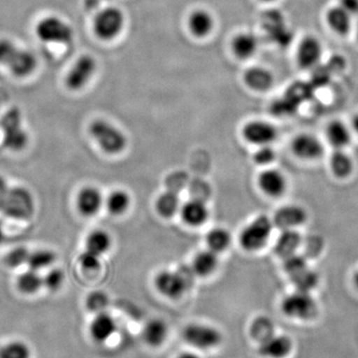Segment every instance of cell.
Segmentation results:
<instances>
[{"mask_svg":"<svg viewBox=\"0 0 358 358\" xmlns=\"http://www.w3.org/2000/svg\"><path fill=\"white\" fill-rule=\"evenodd\" d=\"M0 65L6 66L18 78L29 76L37 68V59L31 52L21 49L9 39H0Z\"/></svg>","mask_w":358,"mask_h":358,"instance_id":"1","label":"cell"},{"mask_svg":"<svg viewBox=\"0 0 358 358\" xmlns=\"http://www.w3.org/2000/svg\"><path fill=\"white\" fill-rule=\"evenodd\" d=\"M89 133L106 154H120L126 148V136L109 122L103 120L94 121L90 124Z\"/></svg>","mask_w":358,"mask_h":358,"instance_id":"2","label":"cell"},{"mask_svg":"<svg viewBox=\"0 0 358 358\" xmlns=\"http://www.w3.org/2000/svg\"><path fill=\"white\" fill-rule=\"evenodd\" d=\"M281 308L287 317L294 320H312L319 315V306L312 293L298 289L285 296Z\"/></svg>","mask_w":358,"mask_h":358,"instance_id":"3","label":"cell"},{"mask_svg":"<svg viewBox=\"0 0 358 358\" xmlns=\"http://www.w3.org/2000/svg\"><path fill=\"white\" fill-rule=\"evenodd\" d=\"M274 223L268 216L261 215L254 219L240 233L239 241L242 248L254 252L264 248L272 234Z\"/></svg>","mask_w":358,"mask_h":358,"instance_id":"4","label":"cell"},{"mask_svg":"<svg viewBox=\"0 0 358 358\" xmlns=\"http://www.w3.org/2000/svg\"><path fill=\"white\" fill-rule=\"evenodd\" d=\"M0 210L7 217L27 220L34 214V199L29 190L24 187L9 188Z\"/></svg>","mask_w":358,"mask_h":358,"instance_id":"5","label":"cell"},{"mask_svg":"<svg viewBox=\"0 0 358 358\" xmlns=\"http://www.w3.org/2000/svg\"><path fill=\"white\" fill-rule=\"evenodd\" d=\"M0 126L3 133L4 147L17 152L27 145L28 134L22 127V117L17 108L7 110L2 117Z\"/></svg>","mask_w":358,"mask_h":358,"instance_id":"6","label":"cell"},{"mask_svg":"<svg viewBox=\"0 0 358 358\" xmlns=\"http://www.w3.org/2000/svg\"><path fill=\"white\" fill-rule=\"evenodd\" d=\"M35 32L45 43L68 45L74 37L72 27L57 16H47L40 20Z\"/></svg>","mask_w":358,"mask_h":358,"instance_id":"7","label":"cell"},{"mask_svg":"<svg viewBox=\"0 0 358 358\" xmlns=\"http://www.w3.org/2000/svg\"><path fill=\"white\" fill-rule=\"evenodd\" d=\"M124 16L120 9L108 7L96 14L94 20V32L99 38L110 41L121 34Z\"/></svg>","mask_w":358,"mask_h":358,"instance_id":"8","label":"cell"},{"mask_svg":"<svg viewBox=\"0 0 358 358\" xmlns=\"http://www.w3.org/2000/svg\"><path fill=\"white\" fill-rule=\"evenodd\" d=\"M183 338L194 348L207 350L220 345L222 336L217 329L205 324H189L185 331Z\"/></svg>","mask_w":358,"mask_h":358,"instance_id":"9","label":"cell"},{"mask_svg":"<svg viewBox=\"0 0 358 358\" xmlns=\"http://www.w3.org/2000/svg\"><path fill=\"white\" fill-rule=\"evenodd\" d=\"M155 285L162 296L178 299L188 288V280L180 271H162L155 277Z\"/></svg>","mask_w":358,"mask_h":358,"instance_id":"10","label":"cell"},{"mask_svg":"<svg viewBox=\"0 0 358 358\" xmlns=\"http://www.w3.org/2000/svg\"><path fill=\"white\" fill-rule=\"evenodd\" d=\"M96 70L95 59L90 55L81 56L68 73L66 77V85L72 91L81 90L89 83L90 80L95 74Z\"/></svg>","mask_w":358,"mask_h":358,"instance_id":"11","label":"cell"},{"mask_svg":"<svg viewBox=\"0 0 358 358\" xmlns=\"http://www.w3.org/2000/svg\"><path fill=\"white\" fill-rule=\"evenodd\" d=\"M292 152L303 160H317L324 154L322 141L310 134H301L292 141Z\"/></svg>","mask_w":358,"mask_h":358,"instance_id":"12","label":"cell"},{"mask_svg":"<svg viewBox=\"0 0 358 358\" xmlns=\"http://www.w3.org/2000/svg\"><path fill=\"white\" fill-rule=\"evenodd\" d=\"M308 220V213L299 205L289 204L275 211L273 223L280 230L296 229Z\"/></svg>","mask_w":358,"mask_h":358,"instance_id":"13","label":"cell"},{"mask_svg":"<svg viewBox=\"0 0 358 358\" xmlns=\"http://www.w3.org/2000/svg\"><path fill=\"white\" fill-rule=\"evenodd\" d=\"M245 140L252 145H267L275 141L278 131L273 124L267 122L253 121L245 124L242 129Z\"/></svg>","mask_w":358,"mask_h":358,"instance_id":"14","label":"cell"},{"mask_svg":"<svg viewBox=\"0 0 358 358\" xmlns=\"http://www.w3.org/2000/svg\"><path fill=\"white\" fill-rule=\"evenodd\" d=\"M322 56V43L315 37H305L299 44L296 60L303 69H312L319 64Z\"/></svg>","mask_w":358,"mask_h":358,"instance_id":"15","label":"cell"},{"mask_svg":"<svg viewBox=\"0 0 358 358\" xmlns=\"http://www.w3.org/2000/svg\"><path fill=\"white\" fill-rule=\"evenodd\" d=\"M103 199L102 193L94 186H86L78 193L76 205L78 210L85 217L95 216L102 208Z\"/></svg>","mask_w":358,"mask_h":358,"instance_id":"16","label":"cell"},{"mask_svg":"<svg viewBox=\"0 0 358 358\" xmlns=\"http://www.w3.org/2000/svg\"><path fill=\"white\" fill-rule=\"evenodd\" d=\"M258 185L262 192L271 197L282 196L287 190V179L277 169H266L258 178Z\"/></svg>","mask_w":358,"mask_h":358,"instance_id":"17","label":"cell"},{"mask_svg":"<svg viewBox=\"0 0 358 358\" xmlns=\"http://www.w3.org/2000/svg\"><path fill=\"white\" fill-rule=\"evenodd\" d=\"M293 350V341L286 336H274L260 343L259 352L268 358H285Z\"/></svg>","mask_w":358,"mask_h":358,"instance_id":"18","label":"cell"},{"mask_svg":"<svg viewBox=\"0 0 358 358\" xmlns=\"http://www.w3.org/2000/svg\"><path fill=\"white\" fill-rule=\"evenodd\" d=\"M180 215L187 225L199 227L206 222L209 210L202 200L192 199L180 207Z\"/></svg>","mask_w":358,"mask_h":358,"instance_id":"19","label":"cell"},{"mask_svg":"<svg viewBox=\"0 0 358 358\" xmlns=\"http://www.w3.org/2000/svg\"><path fill=\"white\" fill-rule=\"evenodd\" d=\"M90 331L96 341L103 343L113 336L117 331V322L108 313H96L95 319L92 322Z\"/></svg>","mask_w":358,"mask_h":358,"instance_id":"20","label":"cell"},{"mask_svg":"<svg viewBox=\"0 0 358 358\" xmlns=\"http://www.w3.org/2000/svg\"><path fill=\"white\" fill-rule=\"evenodd\" d=\"M327 140L334 150H345L352 141V131L345 122L334 120L326 129Z\"/></svg>","mask_w":358,"mask_h":358,"instance_id":"21","label":"cell"},{"mask_svg":"<svg viewBox=\"0 0 358 358\" xmlns=\"http://www.w3.org/2000/svg\"><path fill=\"white\" fill-rule=\"evenodd\" d=\"M329 169L334 178L346 179L355 171V162L345 150H334L329 157Z\"/></svg>","mask_w":358,"mask_h":358,"instance_id":"22","label":"cell"},{"mask_svg":"<svg viewBox=\"0 0 358 358\" xmlns=\"http://www.w3.org/2000/svg\"><path fill=\"white\" fill-rule=\"evenodd\" d=\"M301 244V236L296 229L282 230L275 241V254L282 259L287 258L296 254Z\"/></svg>","mask_w":358,"mask_h":358,"instance_id":"23","label":"cell"},{"mask_svg":"<svg viewBox=\"0 0 358 358\" xmlns=\"http://www.w3.org/2000/svg\"><path fill=\"white\" fill-rule=\"evenodd\" d=\"M188 28L194 36L202 37L210 34L214 27V20L208 11L203 9L193 11L188 17Z\"/></svg>","mask_w":358,"mask_h":358,"instance_id":"24","label":"cell"},{"mask_svg":"<svg viewBox=\"0 0 358 358\" xmlns=\"http://www.w3.org/2000/svg\"><path fill=\"white\" fill-rule=\"evenodd\" d=\"M327 21L336 34L346 35L352 29V16L339 6L331 7L327 11Z\"/></svg>","mask_w":358,"mask_h":358,"instance_id":"25","label":"cell"},{"mask_svg":"<svg viewBox=\"0 0 358 358\" xmlns=\"http://www.w3.org/2000/svg\"><path fill=\"white\" fill-rule=\"evenodd\" d=\"M244 81L249 88L256 91H267L272 87V74L268 70L261 67L250 68L244 74Z\"/></svg>","mask_w":358,"mask_h":358,"instance_id":"26","label":"cell"},{"mask_svg":"<svg viewBox=\"0 0 358 358\" xmlns=\"http://www.w3.org/2000/svg\"><path fill=\"white\" fill-rule=\"evenodd\" d=\"M258 47L259 40L252 33L238 34L232 42L233 52L240 59L252 57L258 50Z\"/></svg>","mask_w":358,"mask_h":358,"instance_id":"27","label":"cell"},{"mask_svg":"<svg viewBox=\"0 0 358 358\" xmlns=\"http://www.w3.org/2000/svg\"><path fill=\"white\" fill-rule=\"evenodd\" d=\"M218 266L217 253L211 250L199 252L193 259L192 271L195 274L206 277L214 273Z\"/></svg>","mask_w":358,"mask_h":358,"instance_id":"28","label":"cell"},{"mask_svg":"<svg viewBox=\"0 0 358 358\" xmlns=\"http://www.w3.org/2000/svg\"><path fill=\"white\" fill-rule=\"evenodd\" d=\"M167 326L164 320L155 319L150 320L143 329V336L145 343L150 346H159L167 338Z\"/></svg>","mask_w":358,"mask_h":358,"instance_id":"29","label":"cell"},{"mask_svg":"<svg viewBox=\"0 0 358 358\" xmlns=\"http://www.w3.org/2000/svg\"><path fill=\"white\" fill-rule=\"evenodd\" d=\"M112 245V239L109 233L105 230H94L90 233L86 240V250L95 254V255L102 256L107 253Z\"/></svg>","mask_w":358,"mask_h":358,"instance_id":"30","label":"cell"},{"mask_svg":"<svg viewBox=\"0 0 358 358\" xmlns=\"http://www.w3.org/2000/svg\"><path fill=\"white\" fill-rule=\"evenodd\" d=\"M155 208L162 217L171 218L180 209V200L176 192H166L157 199Z\"/></svg>","mask_w":358,"mask_h":358,"instance_id":"31","label":"cell"},{"mask_svg":"<svg viewBox=\"0 0 358 358\" xmlns=\"http://www.w3.org/2000/svg\"><path fill=\"white\" fill-rule=\"evenodd\" d=\"M284 18L278 11H270L264 16V26L267 33L275 41H279V32L285 39H288V29L285 28Z\"/></svg>","mask_w":358,"mask_h":358,"instance_id":"32","label":"cell"},{"mask_svg":"<svg viewBox=\"0 0 358 358\" xmlns=\"http://www.w3.org/2000/svg\"><path fill=\"white\" fill-rule=\"evenodd\" d=\"M294 286L298 291L308 292L312 293V291L317 288L320 282L319 274L310 267L294 275L291 278Z\"/></svg>","mask_w":358,"mask_h":358,"instance_id":"33","label":"cell"},{"mask_svg":"<svg viewBox=\"0 0 358 358\" xmlns=\"http://www.w3.org/2000/svg\"><path fill=\"white\" fill-rule=\"evenodd\" d=\"M231 235L224 228H214L206 235V244L208 249L215 253L225 251L230 246Z\"/></svg>","mask_w":358,"mask_h":358,"instance_id":"34","label":"cell"},{"mask_svg":"<svg viewBox=\"0 0 358 358\" xmlns=\"http://www.w3.org/2000/svg\"><path fill=\"white\" fill-rule=\"evenodd\" d=\"M129 204H131V197L124 190H115V192L110 193L109 196L106 200L108 211L115 216L124 214V212L128 210Z\"/></svg>","mask_w":358,"mask_h":358,"instance_id":"35","label":"cell"},{"mask_svg":"<svg viewBox=\"0 0 358 358\" xmlns=\"http://www.w3.org/2000/svg\"><path fill=\"white\" fill-rule=\"evenodd\" d=\"M43 286V278L40 275L38 271H26L18 278L17 287L22 293L30 294L36 293Z\"/></svg>","mask_w":358,"mask_h":358,"instance_id":"36","label":"cell"},{"mask_svg":"<svg viewBox=\"0 0 358 358\" xmlns=\"http://www.w3.org/2000/svg\"><path fill=\"white\" fill-rule=\"evenodd\" d=\"M252 338L259 343H263L275 334L274 324L272 320L266 317H257L252 324L250 329Z\"/></svg>","mask_w":358,"mask_h":358,"instance_id":"37","label":"cell"},{"mask_svg":"<svg viewBox=\"0 0 358 358\" xmlns=\"http://www.w3.org/2000/svg\"><path fill=\"white\" fill-rule=\"evenodd\" d=\"M55 260L56 256L53 252L49 250H37L29 254L27 265L29 268L39 272L42 268L50 267Z\"/></svg>","mask_w":358,"mask_h":358,"instance_id":"38","label":"cell"},{"mask_svg":"<svg viewBox=\"0 0 358 358\" xmlns=\"http://www.w3.org/2000/svg\"><path fill=\"white\" fill-rule=\"evenodd\" d=\"M0 358H30V350L25 343L14 341L0 350Z\"/></svg>","mask_w":358,"mask_h":358,"instance_id":"39","label":"cell"},{"mask_svg":"<svg viewBox=\"0 0 358 358\" xmlns=\"http://www.w3.org/2000/svg\"><path fill=\"white\" fill-rule=\"evenodd\" d=\"M86 306L92 313L106 312V308L109 306V298L103 292H93L87 296Z\"/></svg>","mask_w":358,"mask_h":358,"instance_id":"40","label":"cell"},{"mask_svg":"<svg viewBox=\"0 0 358 358\" xmlns=\"http://www.w3.org/2000/svg\"><path fill=\"white\" fill-rule=\"evenodd\" d=\"M308 267L307 260L303 256L298 255L296 253L284 259V268L289 278L294 277V275L298 274V273Z\"/></svg>","mask_w":358,"mask_h":358,"instance_id":"41","label":"cell"},{"mask_svg":"<svg viewBox=\"0 0 358 358\" xmlns=\"http://www.w3.org/2000/svg\"><path fill=\"white\" fill-rule=\"evenodd\" d=\"M29 252L24 247H18L9 252L6 257V263L10 268H18L27 264Z\"/></svg>","mask_w":358,"mask_h":358,"instance_id":"42","label":"cell"},{"mask_svg":"<svg viewBox=\"0 0 358 358\" xmlns=\"http://www.w3.org/2000/svg\"><path fill=\"white\" fill-rule=\"evenodd\" d=\"M64 282V273L60 268H52L43 278V285L50 291H57Z\"/></svg>","mask_w":358,"mask_h":358,"instance_id":"43","label":"cell"},{"mask_svg":"<svg viewBox=\"0 0 358 358\" xmlns=\"http://www.w3.org/2000/svg\"><path fill=\"white\" fill-rule=\"evenodd\" d=\"M275 159V152L274 148L270 147V145H261L260 148L254 154V162L260 166H268L272 164Z\"/></svg>","mask_w":358,"mask_h":358,"instance_id":"44","label":"cell"},{"mask_svg":"<svg viewBox=\"0 0 358 358\" xmlns=\"http://www.w3.org/2000/svg\"><path fill=\"white\" fill-rule=\"evenodd\" d=\"M79 263L85 270L96 271L100 267L101 257L85 250L79 257Z\"/></svg>","mask_w":358,"mask_h":358,"instance_id":"45","label":"cell"},{"mask_svg":"<svg viewBox=\"0 0 358 358\" xmlns=\"http://www.w3.org/2000/svg\"><path fill=\"white\" fill-rule=\"evenodd\" d=\"M338 6L352 16L358 15V0H339Z\"/></svg>","mask_w":358,"mask_h":358,"instance_id":"46","label":"cell"},{"mask_svg":"<svg viewBox=\"0 0 358 358\" xmlns=\"http://www.w3.org/2000/svg\"><path fill=\"white\" fill-rule=\"evenodd\" d=\"M8 190L9 188L8 185H7L6 179L0 176V208H1L2 203H3L4 199H6Z\"/></svg>","mask_w":358,"mask_h":358,"instance_id":"47","label":"cell"},{"mask_svg":"<svg viewBox=\"0 0 358 358\" xmlns=\"http://www.w3.org/2000/svg\"><path fill=\"white\" fill-rule=\"evenodd\" d=\"M352 131L358 136V114L355 115V117H352Z\"/></svg>","mask_w":358,"mask_h":358,"instance_id":"48","label":"cell"},{"mask_svg":"<svg viewBox=\"0 0 358 358\" xmlns=\"http://www.w3.org/2000/svg\"><path fill=\"white\" fill-rule=\"evenodd\" d=\"M178 358H200V357H197V355H195V353L185 352V353H181V355H179V357Z\"/></svg>","mask_w":358,"mask_h":358,"instance_id":"49","label":"cell"},{"mask_svg":"<svg viewBox=\"0 0 358 358\" xmlns=\"http://www.w3.org/2000/svg\"><path fill=\"white\" fill-rule=\"evenodd\" d=\"M352 282L353 285H355V288H357L358 291V270L355 271V272L353 273Z\"/></svg>","mask_w":358,"mask_h":358,"instance_id":"50","label":"cell"},{"mask_svg":"<svg viewBox=\"0 0 358 358\" xmlns=\"http://www.w3.org/2000/svg\"><path fill=\"white\" fill-rule=\"evenodd\" d=\"M3 239H4L3 230H2L1 225H0V244L2 243V241H3Z\"/></svg>","mask_w":358,"mask_h":358,"instance_id":"51","label":"cell"},{"mask_svg":"<svg viewBox=\"0 0 358 358\" xmlns=\"http://www.w3.org/2000/svg\"><path fill=\"white\" fill-rule=\"evenodd\" d=\"M357 38H358V21H357Z\"/></svg>","mask_w":358,"mask_h":358,"instance_id":"52","label":"cell"},{"mask_svg":"<svg viewBox=\"0 0 358 358\" xmlns=\"http://www.w3.org/2000/svg\"><path fill=\"white\" fill-rule=\"evenodd\" d=\"M264 1H273V0H264Z\"/></svg>","mask_w":358,"mask_h":358,"instance_id":"53","label":"cell"}]
</instances>
